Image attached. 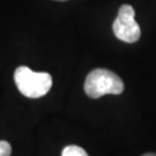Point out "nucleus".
<instances>
[{"instance_id": "1", "label": "nucleus", "mask_w": 156, "mask_h": 156, "mask_svg": "<svg viewBox=\"0 0 156 156\" xmlns=\"http://www.w3.org/2000/svg\"><path fill=\"white\" fill-rule=\"evenodd\" d=\"M17 89L29 98H39L49 93L52 87V76L46 72H34L27 66L17 67L14 72Z\"/></svg>"}, {"instance_id": "2", "label": "nucleus", "mask_w": 156, "mask_h": 156, "mask_svg": "<svg viewBox=\"0 0 156 156\" xmlns=\"http://www.w3.org/2000/svg\"><path fill=\"white\" fill-rule=\"evenodd\" d=\"M84 91L90 98H100L108 94L119 95L124 91L123 80L105 68H96L87 75Z\"/></svg>"}, {"instance_id": "3", "label": "nucleus", "mask_w": 156, "mask_h": 156, "mask_svg": "<svg viewBox=\"0 0 156 156\" xmlns=\"http://www.w3.org/2000/svg\"><path fill=\"white\" fill-rule=\"evenodd\" d=\"M135 12L131 5H123L113 22V34L118 39L125 43H135L141 36L139 24L135 21Z\"/></svg>"}, {"instance_id": "4", "label": "nucleus", "mask_w": 156, "mask_h": 156, "mask_svg": "<svg viewBox=\"0 0 156 156\" xmlns=\"http://www.w3.org/2000/svg\"><path fill=\"white\" fill-rule=\"evenodd\" d=\"M62 156H88L83 148L75 145L66 146L62 153Z\"/></svg>"}, {"instance_id": "5", "label": "nucleus", "mask_w": 156, "mask_h": 156, "mask_svg": "<svg viewBox=\"0 0 156 156\" xmlns=\"http://www.w3.org/2000/svg\"><path fill=\"white\" fill-rule=\"evenodd\" d=\"M12 147L7 141H0V156H11Z\"/></svg>"}, {"instance_id": "6", "label": "nucleus", "mask_w": 156, "mask_h": 156, "mask_svg": "<svg viewBox=\"0 0 156 156\" xmlns=\"http://www.w3.org/2000/svg\"><path fill=\"white\" fill-rule=\"evenodd\" d=\"M142 156H156V154H153V153H149V154H145Z\"/></svg>"}, {"instance_id": "7", "label": "nucleus", "mask_w": 156, "mask_h": 156, "mask_svg": "<svg viewBox=\"0 0 156 156\" xmlns=\"http://www.w3.org/2000/svg\"><path fill=\"white\" fill-rule=\"evenodd\" d=\"M58 1H65V0H58Z\"/></svg>"}]
</instances>
